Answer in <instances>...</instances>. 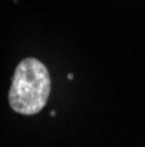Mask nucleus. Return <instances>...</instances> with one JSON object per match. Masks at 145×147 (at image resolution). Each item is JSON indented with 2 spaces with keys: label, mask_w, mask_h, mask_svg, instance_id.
<instances>
[{
  "label": "nucleus",
  "mask_w": 145,
  "mask_h": 147,
  "mask_svg": "<svg viewBox=\"0 0 145 147\" xmlns=\"http://www.w3.org/2000/svg\"><path fill=\"white\" fill-rule=\"evenodd\" d=\"M51 95V76L47 67L37 58H23L17 63L11 89L9 105L23 116L39 114Z\"/></svg>",
  "instance_id": "obj_1"
}]
</instances>
